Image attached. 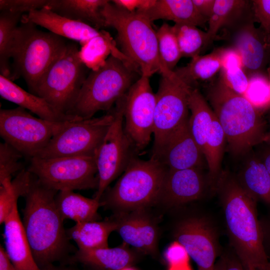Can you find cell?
<instances>
[{"label": "cell", "instance_id": "obj_22", "mask_svg": "<svg viewBox=\"0 0 270 270\" xmlns=\"http://www.w3.org/2000/svg\"><path fill=\"white\" fill-rule=\"evenodd\" d=\"M136 12L152 22L162 19L204 27L208 22L198 12L192 0H154L149 8Z\"/></svg>", "mask_w": 270, "mask_h": 270}, {"label": "cell", "instance_id": "obj_6", "mask_svg": "<svg viewBox=\"0 0 270 270\" xmlns=\"http://www.w3.org/2000/svg\"><path fill=\"white\" fill-rule=\"evenodd\" d=\"M20 22L16 32L10 80L22 76L30 92L34 94L41 79L68 42L52 32L38 29L31 22Z\"/></svg>", "mask_w": 270, "mask_h": 270}, {"label": "cell", "instance_id": "obj_47", "mask_svg": "<svg viewBox=\"0 0 270 270\" xmlns=\"http://www.w3.org/2000/svg\"><path fill=\"white\" fill-rule=\"evenodd\" d=\"M262 144L256 154L265 164L270 174V146Z\"/></svg>", "mask_w": 270, "mask_h": 270}, {"label": "cell", "instance_id": "obj_12", "mask_svg": "<svg viewBox=\"0 0 270 270\" xmlns=\"http://www.w3.org/2000/svg\"><path fill=\"white\" fill-rule=\"evenodd\" d=\"M124 96L115 104L114 120L94 155L98 184L94 198L99 200L134 156V149L123 126Z\"/></svg>", "mask_w": 270, "mask_h": 270}, {"label": "cell", "instance_id": "obj_44", "mask_svg": "<svg viewBox=\"0 0 270 270\" xmlns=\"http://www.w3.org/2000/svg\"><path fill=\"white\" fill-rule=\"evenodd\" d=\"M111 2L130 12H136L145 10L151 6L154 0H114Z\"/></svg>", "mask_w": 270, "mask_h": 270}, {"label": "cell", "instance_id": "obj_48", "mask_svg": "<svg viewBox=\"0 0 270 270\" xmlns=\"http://www.w3.org/2000/svg\"><path fill=\"white\" fill-rule=\"evenodd\" d=\"M0 270H17L8 256L5 249L0 245Z\"/></svg>", "mask_w": 270, "mask_h": 270}, {"label": "cell", "instance_id": "obj_17", "mask_svg": "<svg viewBox=\"0 0 270 270\" xmlns=\"http://www.w3.org/2000/svg\"><path fill=\"white\" fill-rule=\"evenodd\" d=\"M188 118L176 128L152 156L167 169H202L204 166V156L190 132Z\"/></svg>", "mask_w": 270, "mask_h": 270}, {"label": "cell", "instance_id": "obj_31", "mask_svg": "<svg viewBox=\"0 0 270 270\" xmlns=\"http://www.w3.org/2000/svg\"><path fill=\"white\" fill-rule=\"evenodd\" d=\"M110 55L130 62L117 48L110 34L104 30L82 46L78 52L81 61L91 70H98L102 66Z\"/></svg>", "mask_w": 270, "mask_h": 270}, {"label": "cell", "instance_id": "obj_42", "mask_svg": "<svg viewBox=\"0 0 270 270\" xmlns=\"http://www.w3.org/2000/svg\"><path fill=\"white\" fill-rule=\"evenodd\" d=\"M166 260L169 266H177L189 264L190 256L184 247L175 241L166 248L164 252Z\"/></svg>", "mask_w": 270, "mask_h": 270}, {"label": "cell", "instance_id": "obj_35", "mask_svg": "<svg viewBox=\"0 0 270 270\" xmlns=\"http://www.w3.org/2000/svg\"><path fill=\"white\" fill-rule=\"evenodd\" d=\"M172 27L182 57L192 58L199 56L210 43L206 32H203L196 26L175 24Z\"/></svg>", "mask_w": 270, "mask_h": 270}, {"label": "cell", "instance_id": "obj_40", "mask_svg": "<svg viewBox=\"0 0 270 270\" xmlns=\"http://www.w3.org/2000/svg\"><path fill=\"white\" fill-rule=\"evenodd\" d=\"M49 0H0V12L28 13L46 8Z\"/></svg>", "mask_w": 270, "mask_h": 270}, {"label": "cell", "instance_id": "obj_58", "mask_svg": "<svg viewBox=\"0 0 270 270\" xmlns=\"http://www.w3.org/2000/svg\"><path fill=\"white\" fill-rule=\"evenodd\" d=\"M216 270V269H215V268H214V269H213V270Z\"/></svg>", "mask_w": 270, "mask_h": 270}, {"label": "cell", "instance_id": "obj_24", "mask_svg": "<svg viewBox=\"0 0 270 270\" xmlns=\"http://www.w3.org/2000/svg\"><path fill=\"white\" fill-rule=\"evenodd\" d=\"M117 221L116 230L126 244L146 253L150 254L156 251V228L146 216L137 212Z\"/></svg>", "mask_w": 270, "mask_h": 270}, {"label": "cell", "instance_id": "obj_14", "mask_svg": "<svg viewBox=\"0 0 270 270\" xmlns=\"http://www.w3.org/2000/svg\"><path fill=\"white\" fill-rule=\"evenodd\" d=\"M156 104L148 76H141L125 94L124 129L136 152L144 150L154 134Z\"/></svg>", "mask_w": 270, "mask_h": 270}, {"label": "cell", "instance_id": "obj_13", "mask_svg": "<svg viewBox=\"0 0 270 270\" xmlns=\"http://www.w3.org/2000/svg\"><path fill=\"white\" fill-rule=\"evenodd\" d=\"M194 88L174 72L171 76H162L156 93L152 154L159 150L172 132L189 118L188 100Z\"/></svg>", "mask_w": 270, "mask_h": 270}, {"label": "cell", "instance_id": "obj_15", "mask_svg": "<svg viewBox=\"0 0 270 270\" xmlns=\"http://www.w3.org/2000/svg\"><path fill=\"white\" fill-rule=\"evenodd\" d=\"M176 240L196 262L198 270H212L218 252L217 235L210 222L204 217L180 222L175 230Z\"/></svg>", "mask_w": 270, "mask_h": 270}, {"label": "cell", "instance_id": "obj_1", "mask_svg": "<svg viewBox=\"0 0 270 270\" xmlns=\"http://www.w3.org/2000/svg\"><path fill=\"white\" fill-rule=\"evenodd\" d=\"M215 188L224 209L232 244L244 268L258 270L268 258L264 244L262 225L256 214V200L242 186L234 176L221 172Z\"/></svg>", "mask_w": 270, "mask_h": 270}, {"label": "cell", "instance_id": "obj_41", "mask_svg": "<svg viewBox=\"0 0 270 270\" xmlns=\"http://www.w3.org/2000/svg\"><path fill=\"white\" fill-rule=\"evenodd\" d=\"M251 4L254 21L260 24V28L266 34H270V0H253Z\"/></svg>", "mask_w": 270, "mask_h": 270}, {"label": "cell", "instance_id": "obj_18", "mask_svg": "<svg viewBox=\"0 0 270 270\" xmlns=\"http://www.w3.org/2000/svg\"><path fill=\"white\" fill-rule=\"evenodd\" d=\"M206 186L202 169H167L160 200L168 204L176 206L200 198Z\"/></svg>", "mask_w": 270, "mask_h": 270}, {"label": "cell", "instance_id": "obj_11", "mask_svg": "<svg viewBox=\"0 0 270 270\" xmlns=\"http://www.w3.org/2000/svg\"><path fill=\"white\" fill-rule=\"evenodd\" d=\"M114 120L112 109L100 117L70 122L36 157L94 156Z\"/></svg>", "mask_w": 270, "mask_h": 270}, {"label": "cell", "instance_id": "obj_29", "mask_svg": "<svg viewBox=\"0 0 270 270\" xmlns=\"http://www.w3.org/2000/svg\"><path fill=\"white\" fill-rule=\"evenodd\" d=\"M74 259L101 270H120L129 266L134 256L126 248L118 246L92 250H78Z\"/></svg>", "mask_w": 270, "mask_h": 270}, {"label": "cell", "instance_id": "obj_32", "mask_svg": "<svg viewBox=\"0 0 270 270\" xmlns=\"http://www.w3.org/2000/svg\"><path fill=\"white\" fill-rule=\"evenodd\" d=\"M222 50V48H219L208 54L198 56L192 58L186 66L174 71L186 84L196 88L197 82L210 80L221 70Z\"/></svg>", "mask_w": 270, "mask_h": 270}, {"label": "cell", "instance_id": "obj_34", "mask_svg": "<svg viewBox=\"0 0 270 270\" xmlns=\"http://www.w3.org/2000/svg\"><path fill=\"white\" fill-rule=\"evenodd\" d=\"M226 141L224 133L215 116L204 150L208 170V180L214 186L221 173V164Z\"/></svg>", "mask_w": 270, "mask_h": 270}, {"label": "cell", "instance_id": "obj_38", "mask_svg": "<svg viewBox=\"0 0 270 270\" xmlns=\"http://www.w3.org/2000/svg\"><path fill=\"white\" fill-rule=\"evenodd\" d=\"M23 155L8 144H0V186L12 183L13 174L22 169L20 160Z\"/></svg>", "mask_w": 270, "mask_h": 270}, {"label": "cell", "instance_id": "obj_49", "mask_svg": "<svg viewBox=\"0 0 270 270\" xmlns=\"http://www.w3.org/2000/svg\"><path fill=\"white\" fill-rule=\"evenodd\" d=\"M262 229L264 234V241L266 239L270 246V220L266 224L264 228H262Z\"/></svg>", "mask_w": 270, "mask_h": 270}, {"label": "cell", "instance_id": "obj_9", "mask_svg": "<svg viewBox=\"0 0 270 270\" xmlns=\"http://www.w3.org/2000/svg\"><path fill=\"white\" fill-rule=\"evenodd\" d=\"M45 187L56 190L96 188L98 180L94 156L30 158L28 170Z\"/></svg>", "mask_w": 270, "mask_h": 270}, {"label": "cell", "instance_id": "obj_43", "mask_svg": "<svg viewBox=\"0 0 270 270\" xmlns=\"http://www.w3.org/2000/svg\"><path fill=\"white\" fill-rule=\"evenodd\" d=\"M221 70L240 67L243 68L242 61L241 56L238 51L233 48H222V53Z\"/></svg>", "mask_w": 270, "mask_h": 270}, {"label": "cell", "instance_id": "obj_10", "mask_svg": "<svg viewBox=\"0 0 270 270\" xmlns=\"http://www.w3.org/2000/svg\"><path fill=\"white\" fill-rule=\"evenodd\" d=\"M70 122H54L36 118L20 106L1 109L0 136L4 142L31 158L37 156Z\"/></svg>", "mask_w": 270, "mask_h": 270}, {"label": "cell", "instance_id": "obj_53", "mask_svg": "<svg viewBox=\"0 0 270 270\" xmlns=\"http://www.w3.org/2000/svg\"><path fill=\"white\" fill-rule=\"evenodd\" d=\"M42 270H71L69 268H54V267H52V266H50Z\"/></svg>", "mask_w": 270, "mask_h": 270}, {"label": "cell", "instance_id": "obj_39", "mask_svg": "<svg viewBox=\"0 0 270 270\" xmlns=\"http://www.w3.org/2000/svg\"><path fill=\"white\" fill-rule=\"evenodd\" d=\"M219 80L233 92L244 96L249 85V78L244 69L236 67L221 70Z\"/></svg>", "mask_w": 270, "mask_h": 270}, {"label": "cell", "instance_id": "obj_4", "mask_svg": "<svg viewBox=\"0 0 270 270\" xmlns=\"http://www.w3.org/2000/svg\"><path fill=\"white\" fill-rule=\"evenodd\" d=\"M106 26L114 28L121 52L139 70L141 76L150 78L158 72L171 76L158 50L156 32L152 22L136 12H130L109 1L102 8Z\"/></svg>", "mask_w": 270, "mask_h": 270}, {"label": "cell", "instance_id": "obj_45", "mask_svg": "<svg viewBox=\"0 0 270 270\" xmlns=\"http://www.w3.org/2000/svg\"><path fill=\"white\" fill-rule=\"evenodd\" d=\"M214 268L216 270H245L240 260L229 255L223 256Z\"/></svg>", "mask_w": 270, "mask_h": 270}, {"label": "cell", "instance_id": "obj_19", "mask_svg": "<svg viewBox=\"0 0 270 270\" xmlns=\"http://www.w3.org/2000/svg\"><path fill=\"white\" fill-rule=\"evenodd\" d=\"M20 21L40 26L64 38L76 41L81 46L102 32L86 24L62 16L46 8L23 14Z\"/></svg>", "mask_w": 270, "mask_h": 270}, {"label": "cell", "instance_id": "obj_51", "mask_svg": "<svg viewBox=\"0 0 270 270\" xmlns=\"http://www.w3.org/2000/svg\"><path fill=\"white\" fill-rule=\"evenodd\" d=\"M262 144L270 146V132L265 133L262 140Z\"/></svg>", "mask_w": 270, "mask_h": 270}, {"label": "cell", "instance_id": "obj_5", "mask_svg": "<svg viewBox=\"0 0 270 270\" xmlns=\"http://www.w3.org/2000/svg\"><path fill=\"white\" fill-rule=\"evenodd\" d=\"M138 72L130 62L110 55L102 66L88 74L68 114L86 119L99 111H110L138 80Z\"/></svg>", "mask_w": 270, "mask_h": 270}, {"label": "cell", "instance_id": "obj_21", "mask_svg": "<svg viewBox=\"0 0 270 270\" xmlns=\"http://www.w3.org/2000/svg\"><path fill=\"white\" fill-rule=\"evenodd\" d=\"M0 96L2 98L30 110L38 118L48 121L64 122L82 119L60 112L44 98L26 92L0 74Z\"/></svg>", "mask_w": 270, "mask_h": 270}, {"label": "cell", "instance_id": "obj_46", "mask_svg": "<svg viewBox=\"0 0 270 270\" xmlns=\"http://www.w3.org/2000/svg\"><path fill=\"white\" fill-rule=\"evenodd\" d=\"M198 12L208 21L213 11L215 0H192Z\"/></svg>", "mask_w": 270, "mask_h": 270}, {"label": "cell", "instance_id": "obj_57", "mask_svg": "<svg viewBox=\"0 0 270 270\" xmlns=\"http://www.w3.org/2000/svg\"><path fill=\"white\" fill-rule=\"evenodd\" d=\"M268 119H269V120L270 122V114H269Z\"/></svg>", "mask_w": 270, "mask_h": 270}, {"label": "cell", "instance_id": "obj_8", "mask_svg": "<svg viewBox=\"0 0 270 270\" xmlns=\"http://www.w3.org/2000/svg\"><path fill=\"white\" fill-rule=\"evenodd\" d=\"M79 50L76 43L68 42L62 54L45 73L34 93L68 114L88 76V68L80 58Z\"/></svg>", "mask_w": 270, "mask_h": 270}, {"label": "cell", "instance_id": "obj_3", "mask_svg": "<svg viewBox=\"0 0 270 270\" xmlns=\"http://www.w3.org/2000/svg\"><path fill=\"white\" fill-rule=\"evenodd\" d=\"M208 98L233 156H244L262 144L266 132L262 114L244 96L218 80L210 87Z\"/></svg>", "mask_w": 270, "mask_h": 270}, {"label": "cell", "instance_id": "obj_56", "mask_svg": "<svg viewBox=\"0 0 270 270\" xmlns=\"http://www.w3.org/2000/svg\"><path fill=\"white\" fill-rule=\"evenodd\" d=\"M245 270H256L254 268H244Z\"/></svg>", "mask_w": 270, "mask_h": 270}, {"label": "cell", "instance_id": "obj_37", "mask_svg": "<svg viewBox=\"0 0 270 270\" xmlns=\"http://www.w3.org/2000/svg\"><path fill=\"white\" fill-rule=\"evenodd\" d=\"M244 96L262 114L270 110V83L267 76L264 74L251 76Z\"/></svg>", "mask_w": 270, "mask_h": 270}, {"label": "cell", "instance_id": "obj_7", "mask_svg": "<svg viewBox=\"0 0 270 270\" xmlns=\"http://www.w3.org/2000/svg\"><path fill=\"white\" fill-rule=\"evenodd\" d=\"M167 168L157 159L134 156L108 192L105 204L121 210H140L160 200Z\"/></svg>", "mask_w": 270, "mask_h": 270}, {"label": "cell", "instance_id": "obj_59", "mask_svg": "<svg viewBox=\"0 0 270 270\" xmlns=\"http://www.w3.org/2000/svg\"><path fill=\"white\" fill-rule=\"evenodd\" d=\"M269 66H270V65H269Z\"/></svg>", "mask_w": 270, "mask_h": 270}, {"label": "cell", "instance_id": "obj_20", "mask_svg": "<svg viewBox=\"0 0 270 270\" xmlns=\"http://www.w3.org/2000/svg\"><path fill=\"white\" fill-rule=\"evenodd\" d=\"M4 224L5 250L17 270H42L36 262L18 210V202Z\"/></svg>", "mask_w": 270, "mask_h": 270}, {"label": "cell", "instance_id": "obj_36", "mask_svg": "<svg viewBox=\"0 0 270 270\" xmlns=\"http://www.w3.org/2000/svg\"><path fill=\"white\" fill-rule=\"evenodd\" d=\"M156 32L160 58L168 68L174 71L182 56L173 27L164 23Z\"/></svg>", "mask_w": 270, "mask_h": 270}, {"label": "cell", "instance_id": "obj_54", "mask_svg": "<svg viewBox=\"0 0 270 270\" xmlns=\"http://www.w3.org/2000/svg\"><path fill=\"white\" fill-rule=\"evenodd\" d=\"M266 73L267 74V77L268 79V80L270 83V66H268L266 68Z\"/></svg>", "mask_w": 270, "mask_h": 270}, {"label": "cell", "instance_id": "obj_55", "mask_svg": "<svg viewBox=\"0 0 270 270\" xmlns=\"http://www.w3.org/2000/svg\"><path fill=\"white\" fill-rule=\"evenodd\" d=\"M120 270H136L135 269L132 268H130V266H128V267H126V268H124Z\"/></svg>", "mask_w": 270, "mask_h": 270}, {"label": "cell", "instance_id": "obj_30", "mask_svg": "<svg viewBox=\"0 0 270 270\" xmlns=\"http://www.w3.org/2000/svg\"><path fill=\"white\" fill-rule=\"evenodd\" d=\"M250 4V1L244 0H215L206 31L210 43L222 28L238 25L244 20V15L252 8Z\"/></svg>", "mask_w": 270, "mask_h": 270}, {"label": "cell", "instance_id": "obj_27", "mask_svg": "<svg viewBox=\"0 0 270 270\" xmlns=\"http://www.w3.org/2000/svg\"><path fill=\"white\" fill-rule=\"evenodd\" d=\"M56 203L63 220L70 219L76 224L96 220L100 204L96 198H86L74 190L58 192Z\"/></svg>", "mask_w": 270, "mask_h": 270}, {"label": "cell", "instance_id": "obj_26", "mask_svg": "<svg viewBox=\"0 0 270 270\" xmlns=\"http://www.w3.org/2000/svg\"><path fill=\"white\" fill-rule=\"evenodd\" d=\"M117 220H96L76 224L66 234L77 244L78 250H92L108 248V238L116 230Z\"/></svg>", "mask_w": 270, "mask_h": 270}, {"label": "cell", "instance_id": "obj_60", "mask_svg": "<svg viewBox=\"0 0 270 270\" xmlns=\"http://www.w3.org/2000/svg\"><path fill=\"white\" fill-rule=\"evenodd\" d=\"M269 35H270V34H269Z\"/></svg>", "mask_w": 270, "mask_h": 270}, {"label": "cell", "instance_id": "obj_2", "mask_svg": "<svg viewBox=\"0 0 270 270\" xmlns=\"http://www.w3.org/2000/svg\"><path fill=\"white\" fill-rule=\"evenodd\" d=\"M57 192L44 186L32 174L24 196L22 223L34 259L42 270L62 258L68 246L64 220L56 203Z\"/></svg>", "mask_w": 270, "mask_h": 270}, {"label": "cell", "instance_id": "obj_50", "mask_svg": "<svg viewBox=\"0 0 270 270\" xmlns=\"http://www.w3.org/2000/svg\"><path fill=\"white\" fill-rule=\"evenodd\" d=\"M168 270H192L189 264L181 266H169Z\"/></svg>", "mask_w": 270, "mask_h": 270}, {"label": "cell", "instance_id": "obj_33", "mask_svg": "<svg viewBox=\"0 0 270 270\" xmlns=\"http://www.w3.org/2000/svg\"><path fill=\"white\" fill-rule=\"evenodd\" d=\"M22 15L6 12L0 14V72L10 80L12 74L10 58L13 56L18 24Z\"/></svg>", "mask_w": 270, "mask_h": 270}, {"label": "cell", "instance_id": "obj_25", "mask_svg": "<svg viewBox=\"0 0 270 270\" xmlns=\"http://www.w3.org/2000/svg\"><path fill=\"white\" fill-rule=\"evenodd\" d=\"M108 0H49L46 7L58 14L99 30L106 27L101 11Z\"/></svg>", "mask_w": 270, "mask_h": 270}, {"label": "cell", "instance_id": "obj_23", "mask_svg": "<svg viewBox=\"0 0 270 270\" xmlns=\"http://www.w3.org/2000/svg\"><path fill=\"white\" fill-rule=\"evenodd\" d=\"M252 150L244 156L236 178L254 198L270 204V174L256 152Z\"/></svg>", "mask_w": 270, "mask_h": 270}, {"label": "cell", "instance_id": "obj_16", "mask_svg": "<svg viewBox=\"0 0 270 270\" xmlns=\"http://www.w3.org/2000/svg\"><path fill=\"white\" fill-rule=\"evenodd\" d=\"M253 16L236 26L232 47L241 56L243 69L250 76L264 74L270 64V36L254 25Z\"/></svg>", "mask_w": 270, "mask_h": 270}, {"label": "cell", "instance_id": "obj_52", "mask_svg": "<svg viewBox=\"0 0 270 270\" xmlns=\"http://www.w3.org/2000/svg\"><path fill=\"white\" fill-rule=\"evenodd\" d=\"M258 270H270V262H268L266 264L262 266Z\"/></svg>", "mask_w": 270, "mask_h": 270}, {"label": "cell", "instance_id": "obj_28", "mask_svg": "<svg viewBox=\"0 0 270 270\" xmlns=\"http://www.w3.org/2000/svg\"><path fill=\"white\" fill-rule=\"evenodd\" d=\"M188 108L191 113L188 118L190 130L204 154L215 114L196 88L190 94Z\"/></svg>", "mask_w": 270, "mask_h": 270}]
</instances>
